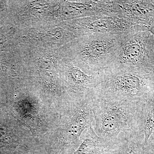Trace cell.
Segmentation results:
<instances>
[{
  "label": "cell",
  "instance_id": "cell-2",
  "mask_svg": "<svg viewBox=\"0 0 154 154\" xmlns=\"http://www.w3.org/2000/svg\"><path fill=\"white\" fill-rule=\"evenodd\" d=\"M92 107L95 121L93 128L100 137L110 140L128 139L139 131L136 105L94 97Z\"/></svg>",
  "mask_w": 154,
  "mask_h": 154
},
{
  "label": "cell",
  "instance_id": "cell-7",
  "mask_svg": "<svg viewBox=\"0 0 154 154\" xmlns=\"http://www.w3.org/2000/svg\"><path fill=\"white\" fill-rule=\"evenodd\" d=\"M137 121L139 131L144 135V145L154 136V93L147 100L137 107Z\"/></svg>",
  "mask_w": 154,
  "mask_h": 154
},
{
  "label": "cell",
  "instance_id": "cell-5",
  "mask_svg": "<svg viewBox=\"0 0 154 154\" xmlns=\"http://www.w3.org/2000/svg\"><path fill=\"white\" fill-rule=\"evenodd\" d=\"M80 36L86 34L123 33L135 26L128 19L115 14L91 16L81 22Z\"/></svg>",
  "mask_w": 154,
  "mask_h": 154
},
{
  "label": "cell",
  "instance_id": "cell-9",
  "mask_svg": "<svg viewBox=\"0 0 154 154\" xmlns=\"http://www.w3.org/2000/svg\"><path fill=\"white\" fill-rule=\"evenodd\" d=\"M146 154H154V136L152 135L146 145Z\"/></svg>",
  "mask_w": 154,
  "mask_h": 154
},
{
  "label": "cell",
  "instance_id": "cell-4",
  "mask_svg": "<svg viewBox=\"0 0 154 154\" xmlns=\"http://www.w3.org/2000/svg\"><path fill=\"white\" fill-rule=\"evenodd\" d=\"M112 63L137 67L154 68L153 33L146 27L138 25L123 33Z\"/></svg>",
  "mask_w": 154,
  "mask_h": 154
},
{
  "label": "cell",
  "instance_id": "cell-1",
  "mask_svg": "<svg viewBox=\"0 0 154 154\" xmlns=\"http://www.w3.org/2000/svg\"><path fill=\"white\" fill-rule=\"evenodd\" d=\"M99 76L94 97L137 106L154 93V68L112 63L99 71Z\"/></svg>",
  "mask_w": 154,
  "mask_h": 154
},
{
  "label": "cell",
  "instance_id": "cell-8",
  "mask_svg": "<svg viewBox=\"0 0 154 154\" xmlns=\"http://www.w3.org/2000/svg\"><path fill=\"white\" fill-rule=\"evenodd\" d=\"M144 135L138 131L128 139V149L126 154H146Z\"/></svg>",
  "mask_w": 154,
  "mask_h": 154
},
{
  "label": "cell",
  "instance_id": "cell-6",
  "mask_svg": "<svg viewBox=\"0 0 154 154\" xmlns=\"http://www.w3.org/2000/svg\"><path fill=\"white\" fill-rule=\"evenodd\" d=\"M128 139L110 140L101 137L91 126L83 142L73 154H126Z\"/></svg>",
  "mask_w": 154,
  "mask_h": 154
},
{
  "label": "cell",
  "instance_id": "cell-3",
  "mask_svg": "<svg viewBox=\"0 0 154 154\" xmlns=\"http://www.w3.org/2000/svg\"><path fill=\"white\" fill-rule=\"evenodd\" d=\"M123 33L86 34L69 45L68 56L99 72L113 62Z\"/></svg>",
  "mask_w": 154,
  "mask_h": 154
}]
</instances>
